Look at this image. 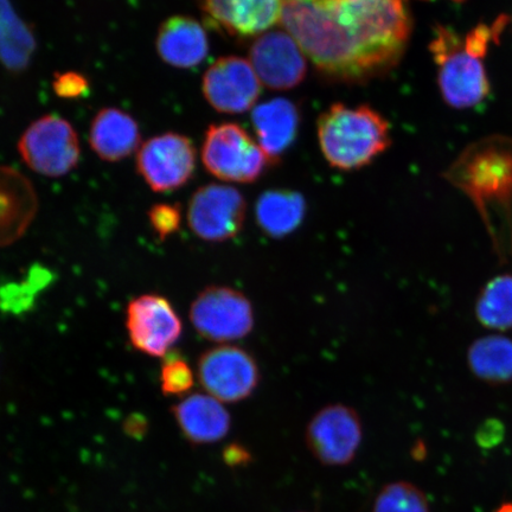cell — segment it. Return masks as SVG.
I'll return each mask as SVG.
<instances>
[{
  "mask_svg": "<svg viewBox=\"0 0 512 512\" xmlns=\"http://www.w3.org/2000/svg\"><path fill=\"white\" fill-rule=\"evenodd\" d=\"M338 2H341V0H338Z\"/></svg>",
  "mask_w": 512,
  "mask_h": 512,
  "instance_id": "obj_32",
  "label": "cell"
},
{
  "mask_svg": "<svg viewBox=\"0 0 512 512\" xmlns=\"http://www.w3.org/2000/svg\"><path fill=\"white\" fill-rule=\"evenodd\" d=\"M280 23L320 72L345 82L387 73L412 32L405 0H284Z\"/></svg>",
  "mask_w": 512,
  "mask_h": 512,
  "instance_id": "obj_1",
  "label": "cell"
},
{
  "mask_svg": "<svg viewBox=\"0 0 512 512\" xmlns=\"http://www.w3.org/2000/svg\"><path fill=\"white\" fill-rule=\"evenodd\" d=\"M222 457L229 467L247 466L252 463L253 456L245 445L240 443L229 444L224 448Z\"/></svg>",
  "mask_w": 512,
  "mask_h": 512,
  "instance_id": "obj_28",
  "label": "cell"
},
{
  "mask_svg": "<svg viewBox=\"0 0 512 512\" xmlns=\"http://www.w3.org/2000/svg\"><path fill=\"white\" fill-rule=\"evenodd\" d=\"M318 142L331 166L351 171L373 162L392 139L388 121L373 108L335 104L320 115Z\"/></svg>",
  "mask_w": 512,
  "mask_h": 512,
  "instance_id": "obj_2",
  "label": "cell"
},
{
  "mask_svg": "<svg viewBox=\"0 0 512 512\" xmlns=\"http://www.w3.org/2000/svg\"><path fill=\"white\" fill-rule=\"evenodd\" d=\"M202 92L217 112L245 113L261 94V81L251 62L238 56L215 61L203 75Z\"/></svg>",
  "mask_w": 512,
  "mask_h": 512,
  "instance_id": "obj_12",
  "label": "cell"
},
{
  "mask_svg": "<svg viewBox=\"0 0 512 512\" xmlns=\"http://www.w3.org/2000/svg\"><path fill=\"white\" fill-rule=\"evenodd\" d=\"M184 437L195 445L214 444L230 431L232 419L222 402L211 395L192 394L172 407Z\"/></svg>",
  "mask_w": 512,
  "mask_h": 512,
  "instance_id": "obj_17",
  "label": "cell"
},
{
  "mask_svg": "<svg viewBox=\"0 0 512 512\" xmlns=\"http://www.w3.org/2000/svg\"><path fill=\"white\" fill-rule=\"evenodd\" d=\"M195 169V145L183 134H160L146 140L138 151V174L160 194L184 187L194 176Z\"/></svg>",
  "mask_w": 512,
  "mask_h": 512,
  "instance_id": "obj_9",
  "label": "cell"
},
{
  "mask_svg": "<svg viewBox=\"0 0 512 512\" xmlns=\"http://www.w3.org/2000/svg\"><path fill=\"white\" fill-rule=\"evenodd\" d=\"M373 512H430V503L418 486L395 482L383 486L375 499Z\"/></svg>",
  "mask_w": 512,
  "mask_h": 512,
  "instance_id": "obj_24",
  "label": "cell"
},
{
  "mask_svg": "<svg viewBox=\"0 0 512 512\" xmlns=\"http://www.w3.org/2000/svg\"><path fill=\"white\" fill-rule=\"evenodd\" d=\"M54 92L59 98L75 100L83 98L89 92V81L85 75L78 72H64L55 75Z\"/></svg>",
  "mask_w": 512,
  "mask_h": 512,
  "instance_id": "obj_27",
  "label": "cell"
},
{
  "mask_svg": "<svg viewBox=\"0 0 512 512\" xmlns=\"http://www.w3.org/2000/svg\"><path fill=\"white\" fill-rule=\"evenodd\" d=\"M160 382L165 395L182 396L194 387L195 376L187 361L178 356H169L163 363Z\"/></svg>",
  "mask_w": 512,
  "mask_h": 512,
  "instance_id": "obj_25",
  "label": "cell"
},
{
  "mask_svg": "<svg viewBox=\"0 0 512 512\" xmlns=\"http://www.w3.org/2000/svg\"><path fill=\"white\" fill-rule=\"evenodd\" d=\"M139 125L130 114L119 108H102L95 115L89 144L100 159L117 163L133 155L140 144Z\"/></svg>",
  "mask_w": 512,
  "mask_h": 512,
  "instance_id": "obj_18",
  "label": "cell"
},
{
  "mask_svg": "<svg viewBox=\"0 0 512 512\" xmlns=\"http://www.w3.org/2000/svg\"><path fill=\"white\" fill-rule=\"evenodd\" d=\"M476 316L485 328L512 329V275H498L485 285L477 299Z\"/></svg>",
  "mask_w": 512,
  "mask_h": 512,
  "instance_id": "obj_23",
  "label": "cell"
},
{
  "mask_svg": "<svg viewBox=\"0 0 512 512\" xmlns=\"http://www.w3.org/2000/svg\"><path fill=\"white\" fill-rule=\"evenodd\" d=\"M305 214V198L293 190L265 191L255 206L258 226L273 239L292 234L303 223Z\"/></svg>",
  "mask_w": 512,
  "mask_h": 512,
  "instance_id": "obj_20",
  "label": "cell"
},
{
  "mask_svg": "<svg viewBox=\"0 0 512 512\" xmlns=\"http://www.w3.org/2000/svg\"><path fill=\"white\" fill-rule=\"evenodd\" d=\"M28 24L17 15L10 0H0V61L12 73L28 69L36 51Z\"/></svg>",
  "mask_w": 512,
  "mask_h": 512,
  "instance_id": "obj_21",
  "label": "cell"
},
{
  "mask_svg": "<svg viewBox=\"0 0 512 512\" xmlns=\"http://www.w3.org/2000/svg\"><path fill=\"white\" fill-rule=\"evenodd\" d=\"M18 151L32 171L54 178L73 171L81 155L78 133L57 115L34 121L19 139Z\"/></svg>",
  "mask_w": 512,
  "mask_h": 512,
  "instance_id": "obj_5",
  "label": "cell"
},
{
  "mask_svg": "<svg viewBox=\"0 0 512 512\" xmlns=\"http://www.w3.org/2000/svg\"><path fill=\"white\" fill-rule=\"evenodd\" d=\"M38 210V197L29 178L0 165V247L12 245L27 233Z\"/></svg>",
  "mask_w": 512,
  "mask_h": 512,
  "instance_id": "obj_15",
  "label": "cell"
},
{
  "mask_svg": "<svg viewBox=\"0 0 512 512\" xmlns=\"http://www.w3.org/2000/svg\"><path fill=\"white\" fill-rule=\"evenodd\" d=\"M202 160L211 175L235 183L255 182L272 163L241 126L229 123L208 128Z\"/></svg>",
  "mask_w": 512,
  "mask_h": 512,
  "instance_id": "obj_4",
  "label": "cell"
},
{
  "mask_svg": "<svg viewBox=\"0 0 512 512\" xmlns=\"http://www.w3.org/2000/svg\"><path fill=\"white\" fill-rule=\"evenodd\" d=\"M363 438L360 415L354 408L326 406L306 427L305 441L312 456L328 466H345L355 459Z\"/></svg>",
  "mask_w": 512,
  "mask_h": 512,
  "instance_id": "obj_8",
  "label": "cell"
},
{
  "mask_svg": "<svg viewBox=\"0 0 512 512\" xmlns=\"http://www.w3.org/2000/svg\"><path fill=\"white\" fill-rule=\"evenodd\" d=\"M146 428L147 425L145 424L144 419L131 418L127 420L125 430L128 434L133 435V437H142Z\"/></svg>",
  "mask_w": 512,
  "mask_h": 512,
  "instance_id": "obj_29",
  "label": "cell"
},
{
  "mask_svg": "<svg viewBox=\"0 0 512 512\" xmlns=\"http://www.w3.org/2000/svg\"><path fill=\"white\" fill-rule=\"evenodd\" d=\"M252 123L261 149L273 163L296 140L299 111L290 100L272 99L254 107Z\"/></svg>",
  "mask_w": 512,
  "mask_h": 512,
  "instance_id": "obj_19",
  "label": "cell"
},
{
  "mask_svg": "<svg viewBox=\"0 0 512 512\" xmlns=\"http://www.w3.org/2000/svg\"><path fill=\"white\" fill-rule=\"evenodd\" d=\"M147 215H149L151 227L162 241L175 234L181 227L182 213L178 204H156Z\"/></svg>",
  "mask_w": 512,
  "mask_h": 512,
  "instance_id": "obj_26",
  "label": "cell"
},
{
  "mask_svg": "<svg viewBox=\"0 0 512 512\" xmlns=\"http://www.w3.org/2000/svg\"><path fill=\"white\" fill-rule=\"evenodd\" d=\"M157 53L169 66L191 69L207 59L209 41L200 22L189 16H174L160 24Z\"/></svg>",
  "mask_w": 512,
  "mask_h": 512,
  "instance_id": "obj_16",
  "label": "cell"
},
{
  "mask_svg": "<svg viewBox=\"0 0 512 512\" xmlns=\"http://www.w3.org/2000/svg\"><path fill=\"white\" fill-rule=\"evenodd\" d=\"M496 512H512V503H505L499 507Z\"/></svg>",
  "mask_w": 512,
  "mask_h": 512,
  "instance_id": "obj_30",
  "label": "cell"
},
{
  "mask_svg": "<svg viewBox=\"0 0 512 512\" xmlns=\"http://www.w3.org/2000/svg\"><path fill=\"white\" fill-rule=\"evenodd\" d=\"M284 0H201L209 23L234 36H255L277 24Z\"/></svg>",
  "mask_w": 512,
  "mask_h": 512,
  "instance_id": "obj_14",
  "label": "cell"
},
{
  "mask_svg": "<svg viewBox=\"0 0 512 512\" xmlns=\"http://www.w3.org/2000/svg\"><path fill=\"white\" fill-rule=\"evenodd\" d=\"M247 204L238 189L208 184L197 189L188 207V223L198 238L223 242L239 235L246 220Z\"/></svg>",
  "mask_w": 512,
  "mask_h": 512,
  "instance_id": "obj_10",
  "label": "cell"
},
{
  "mask_svg": "<svg viewBox=\"0 0 512 512\" xmlns=\"http://www.w3.org/2000/svg\"><path fill=\"white\" fill-rule=\"evenodd\" d=\"M126 328L134 348L163 357L182 336V320L168 299L143 294L127 306Z\"/></svg>",
  "mask_w": 512,
  "mask_h": 512,
  "instance_id": "obj_11",
  "label": "cell"
},
{
  "mask_svg": "<svg viewBox=\"0 0 512 512\" xmlns=\"http://www.w3.org/2000/svg\"><path fill=\"white\" fill-rule=\"evenodd\" d=\"M190 319L202 337L232 342L251 334L254 311L245 294L227 286H209L191 304Z\"/></svg>",
  "mask_w": 512,
  "mask_h": 512,
  "instance_id": "obj_6",
  "label": "cell"
},
{
  "mask_svg": "<svg viewBox=\"0 0 512 512\" xmlns=\"http://www.w3.org/2000/svg\"><path fill=\"white\" fill-rule=\"evenodd\" d=\"M197 375L209 395L226 403L248 399L261 380L254 357L236 345H221L204 352L198 360Z\"/></svg>",
  "mask_w": 512,
  "mask_h": 512,
  "instance_id": "obj_7",
  "label": "cell"
},
{
  "mask_svg": "<svg viewBox=\"0 0 512 512\" xmlns=\"http://www.w3.org/2000/svg\"><path fill=\"white\" fill-rule=\"evenodd\" d=\"M306 55L285 31H271L253 43L249 57L261 83L275 91L300 85L307 72Z\"/></svg>",
  "mask_w": 512,
  "mask_h": 512,
  "instance_id": "obj_13",
  "label": "cell"
},
{
  "mask_svg": "<svg viewBox=\"0 0 512 512\" xmlns=\"http://www.w3.org/2000/svg\"><path fill=\"white\" fill-rule=\"evenodd\" d=\"M467 361L478 379L489 383L512 380V339L499 335L485 336L471 344Z\"/></svg>",
  "mask_w": 512,
  "mask_h": 512,
  "instance_id": "obj_22",
  "label": "cell"
},
{
  "mask_svg": "<svg viewBox=\"0 0 512 512\" xmlns=\"http://www.w3.org/2000/svg\"><path fill=\"white\" fill-rule=\"evenodd\" d=\"M456 2H462V0H456Z\"/></svg>",
  "mask_w": 512,
  "mask_h": 512,
  "instance_id": "obj_31",
  "label": "cell"
},
{
  "mask_svg": "<svg viewBox=\"0 0 512 512\" xmlns=\"http://www.w3.org/2000/svg\"><path fill=\"white\" fill-rule=\"evenodd\" d=\"M430 50L438 68L440 93L448 106L465 110L488 96L490 82L483 62L486 51L443 25L434 29Z\"/></svg>",
  "mask_w": 512,
  "mask_h": 512,
  "instance_id": "obj_3",
  "label": "cell"
}]
</instances>
